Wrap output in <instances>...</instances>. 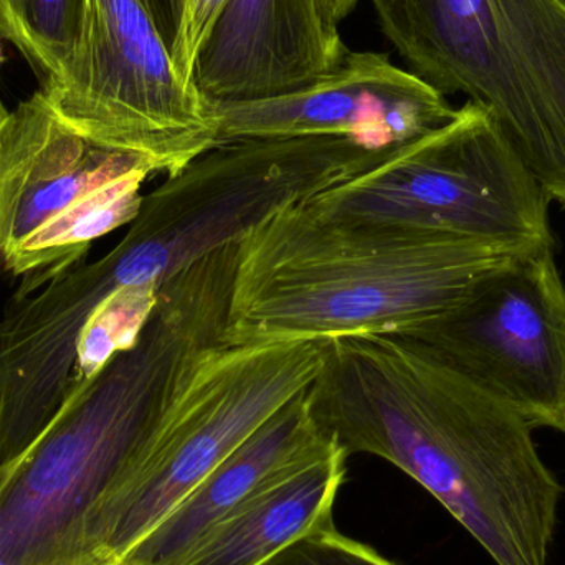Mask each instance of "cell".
Returning a JSON list of instances; mask_svg holds the SVG:
<instances>
[{
  "instance_id": "obj_11",
  "label": "cell",
  "mask_w": 565,
  "mask_h": 565,
  "mask_svg": "<svg viewBox=\"0 0 565 565\" xmlns=\"http://www.w3.org/2000/svg\"><path fill=\"white\" fill-rule=\"evenodd\" d=\"M148 159L106 148L62 121L42 92L20 103L0 132V257L43 224Z\"/></svg>"
},
{
  "instance_id": "obj_6",
  "label": "cell",
  "mask_w": 565,
  "mask_h": 565,
  "mask_svg": "<svg viewBox=\"0 0 565 565\" xmlns=\"http://www.w3.org/2000/svg\"><path fill=\"white\" fill-rule=\"evenodd\" d=\"M328 341L215 349L166 415L135 473L89 530V565H121L242 441L311 385Z\"/></svg>"
},
{
  "instance_id": "obj_7",
  "label": "cell",
  "mask_w": 565,
  "mask_h": 565,
  "mask_svg": "<svg viewBox=\"0 0 565 565\" xmlns=\"http://www.w3.org/2000/svg\"><path fill=\"white\" fill-rule=\"evenodd\" d=\"M40 92L70 128L166 175L215 146L211 102L178 72L152 0H86L72 63Z\"/></svg>"
},
{
  "instance_id": "obj_2",
  "label": "cell",
  "mask_w": 565,
  "mask_h": 565,
  "mask_svg": "<svg viewBox=\"0 0 565 565\" xmlns=\"http://www.w3.org/2000/svg\"><path fill=\"white\" fill-rule=\"evenodd\" d=\"M238 244L162 285L132 348L70 384L32 447L0 468L3 565H89L103 504L135 473L204 359L224 345Z\"/></svg>"
},
{
  "instance_id": "obj_4",
  "label": "cell",
  "mask_w": 565,
  "mask_h": 565,
  "mask_svg": "<svg viewBox=\"0 0 565 565\" xmlns=\"http://www.w3.org/2000/svg\"><path fill=\"white\" fill-rule=\"evenodd\" d=\"M411 72L490 109L565 211V6L561 0H371Z\"/></svg>"
},
{
  "instance_id": "obj_3",
  "label": "cell",
  "mask_w": 565,
  "mask_h": 565,
  "mask_svg": "<svg viewBox=\"0 0 565 565\" xmlns=\"http://www.w3.org/2000/svg\"><path fill=\"white\" fill-rule=\"evenodd\" d=\"M523 250L335 221L295 202L238 244L224 345L411 331Z\"/></svg>"
},
{
  "instance_id": "obj_14",
  "label": "cell",
  "mask_w": 565,
  "mask_h": 565,
  "mask_svg": "<svg viewBox=\"0 0 565 565\" xmlns=\"http://www.w3.org/2000/svg\"><path fill=\"white\" fill-rule=\"evenodd\" d=\"M151 169H136L99 185L3 255L6 270L25 277L15 295H30L63 270L78 265L96 238L129 225L141 211L142 184Z\"/></svg>"
},
{
  "instance_id": "obj_20",
  "label": "cell",
  "mask_w": 565,
  "mask_h": 565,
  "mask_svg": "<svg viewBox=\"0 0 565 565\" xmlns=\"http://www.w3.org/2000/svg\"><path fill=\"white\" fill-rule=\"evenodd\" d=\"M179 2H181V0H152L156 10H158L159 19H161L162 25H164L166 32H168L169 39H171L172 29H174Z\"/></svg>"
},
{
  "instance_id": "obj_1",
  "label": "cell",
  "mask_w": 565,
  "mask_h": 565,
  "mask_svg": "<svg viewBox=\"0 0 565 565\" xmlns=\"http://www.w3.org/2000/svg\"><path fill=\"white\" fill-rule=\"evenodd\" d=\"M306 404L326 438L404 471L497 565L550 563L565 488L533 428L420 342L331 339Z\"/></svg>"
},
{
  "instance_id": "obj_12",
  "label": "cell",
  "mask_w": 565,
  "mask_h": 565,
  "mask_svg": "<svg viewBox=\"0 0 565 565\" xmlns=\"http://www.w3.org/2000/svg\"><path fill=\"white\" fill-rule=\"evenodd\" d=\"M329 440L316 427L302 391L172 508L121 565H178L218 521Z\"/></svg>"
},
{
  "instance_id": "obj_9",
  "label": "cell",
  "mask_w": 565,
  "mask_h": 565,
  "mask_svg": "<svg viewBox=\"0 0 565 565\" xmlns=\"http://www.w3.org/2000/svg\"><path fill=\"white\" fill-rule=\"evenodd\" d=\"M215 146L237 139L348 136L402 148L457 115L444 93L385 53H345L305 88L248 102H211Z\"/></svg>"
},
{
  "instance_id": "obj_15",
  "label": "cell",
  "mask_w": 565,
  "mask_h": 565,
  "mask_svg": "<svg viewBox=\"0 0 565 565\" xmlns=\"http://www.w3.org/2000/svg\"><path fill=\"white\" fill-rule=\"evenodd\" d=\"M85 15L86 0H0V36L19 49L45 85L72 63Z\"/></svg>"
},
{
  "instance_id": "obj_19",
  "label": "cell",
  "mask_w": 565,
  "mask_h": 565,
  "mask_svg": "<svg viewBox=\"0 0 565 565\" xmlns=\"http://www.w3.org/2000/svg\"><path fill=\"white\" fill-rule=\"evenodd\" d=\"M359 0H319L326 17L335 25H339V22L344 20L354 10Z\"/></svg>"
},
{
  "instance_id": "obj_18",
  "label": "cell",
  "mask_w": 565,
  "mask_h": 565,
  "mask_svg": "<svg viewBox=\"0 0 565 565\" xmlns=\"http://www.w3.org/2000/svg\"><path fill=\"white\" fill-rule=\"evenodd\" d=\"M267 565H398L339 533L334 526L315 531L286 547Z\"/></svg>"
},
{
  "instance_id": "obj_10",
  "label": "cell",
  "mask_w": 565,
  "mask_h": 565,
  "mask_svg": "<svg viewBox=\"0 0 565 565\" xmlns=\"http://www.w3.org/2000/svg\"><path fill=\"white\" fill-rule=\"evenodd\" d=\"M348 52L319 0H231L195 83L209 102L271 98L328 75Z\"/></svg>"
},
{
  "instance_id": "obj_8",
  "label": "cell",
  "mask_w": 565,
  "mask_h": 565,
  "mask_svg": "<svg viewBox=\"0 0 565 565\" xmlns=\"http://www.w3.org/2000/svg\"><path fill=\"white\" fill-rule=\"evenodd\" d=\"M516 412L565 435V285L554 245L484 275L444 315L401 332Z\"/></svg>"
},
{
  "instance_id": "obj_16",
  "label": "cell",
  "mask_w": 565,
  "mask_h": 565,
  "mask_svg": "<svg viewBox=\"0 0 565 565\" xmlns=\"http://www.w3.org/2000/svg\"><path fill=\"white\" fill-rule=\"evenodd\" d=\"M161 288L156 285L121 286L96 306L79 331L70 384L88 381L115 355L136 344L158 305Z\"/></svg>"
},
{
  "instance_id": "obj_21",
  "label": "cell",
  "mask_w": 565,
  "mask_h": 565,
  "mask_svg": "<svg viewBox=\"0 0 565 565\" xmlns=\"http://www.w3.org/2000/svg\"><path fill=\"white\" fill-rule=\"evenodd\" d=\"M0 65H2V46H0ZM10 111L9 109L3 106V103L0 102V125H3V122L9 119Z\"/></svg>"
},
{
  "instance_id": "obj_5",
  "label": "cell",
  "mask_w": 565,
  "mask_h": 565,
  "mask_svg": "<svg viewBox=\"0 0 565 565\" xmlns=\"http://www.w3.org/2000/svg\"><path fill=\"white\" fill-rule=\"evenodd\" d=\"M322 217L392 225L504 247L554 245L550 195L498 126L468 102L444 128L306 199Z\"/></svg>"
},
{
  "instance_id": "obj_13",
  "label": "cell",
  "mask_w": 565,
  "mask_h": 565,
  "mask_svg": "<svg viewBox=\"0 0 565 565\" xmlns=\"http://www.w3.org/2000/svg\"><path fill=\"white\" fill-rule=\"evenodd\" d=\"M348 458L329 440L218 521L178 565H267L306 534L334 526Z\"/></svg>"
},
{
  "instance_id": "obj_23",
  "label": "cell",
  "mask_w": 565,
  "mask_h": 565,
  "mask_svg": "<svg viewBox=\"0 0 565 565\" xmlns=\"http://www.w3.org/2000/svg\"><path fill=\"white\" fill-rule=\"evenodd\" d=\"M561 2H563V3H564V6H565V0H561Z\"/></svg>"
},
{
  "instance_id": "obj_22",
  "label": "cell",
  "mask_w": 565,
  "mask_h": 565,
  "mask_svg": "<svg viewBox=\"0 0 565 565\" xmlns=\"http://www.w3.org/2000/svg\"><path fill=\"white\" fill-rule=\"evenodd\" d=\"M6 122H3V125H0V132H2L3 126H6Z\"/></svg>"
},
{
  "instance_id": "obj_17",
  "label": "cell",
  "mask_w": 565,
  "mask_h": 565,
  "mask_svg": "<svg viewBox=\"0 0 565 565\" xmlns=\"http://www.w3.org/2000/svg\"><path fill=\"white\" fill-rule=\"evenodd\" d=\"M231 0H181L171 35V53L178 72L192 85L199 60Z\"/></svg>"
}]
</instances>
